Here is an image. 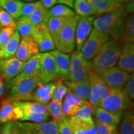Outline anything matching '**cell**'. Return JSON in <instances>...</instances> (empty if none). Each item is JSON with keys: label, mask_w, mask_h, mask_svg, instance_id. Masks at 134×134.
<instances>
[{"label": "cell", "mask_w": 134, "mask_h": 134, "mask_svg": "<svg viewBox=\"0 0 134 134\" xmlns=\"http://www.w3.org/2000/svg\"><path fill=\"white\" fill-rule=\"evenodd\" d=\"M123 43L119 41L109 38L96 56L90 60L91 69L98 74L104 70L115 66L122 52Z\"/></svg>", "instance_id": "obj_1"}, {"label": "cell", "mask_w": 134, "mask_h": 134, "mask_svg": "<svg viewBox=\"0 0 134 134\" xmlns=\"http://www.w3.org/2000/svg\"><path fill=\"white\" fill-rule=\"evenodd\" d=\"M129 13L125 9L105 13L94 18V29L109 35L111 38L120 41L123 34L124 20Z\"/></svg>", "instance_id": "obj_2"}, {"label": "cell", "mask_w": 134, "mask_h": 134, "mask_svg": "<svg viewBox=\"0 0 134 134\" xmlns=\"http://www.w3.org/2000/svg\"><path fill=\"white\" fill-rule=\"evenodd\" d=\"M42 85L37 76H30L17 81L6 82L8 98L14 101H24L31 92L39 85Z\"/></svg>", "instance_id": "obj_3"}, {"label": "cell", "mask_w": 134, "mask_h": 134, "mask_svg": "<svg viewBox=\"0 0 134 134\" xmlns=\"http://www.w3.org/2000/svg\"><path fill=\"white\" fill-rule=\"evenodd\" d=\"M79 18L78 15H75L63 26L55 43L57 49L65 53L73 51L76 45V28Z\"/></svg>", "instance_id": "obj_4"}, {"label": "cell", "mask_w": 134, "mask_h": 134, "mask_svg": "<svg viewBox=\"0 0 134 134\" xmlns=\"http://www.w3.org/2000/svg\"><path fill=\"white\" fill-rule=\"evenodd\" d=\"M93 72L90 66V60L83 57L80 50H75L70 55L69 80L72 81H88Z\"/></svg>", "instance_id": "obj_5"}, {"label": "cell", "mask_w": 134, "mask_h": 134, "mask_svg": "<svg viewBox=\"0 0 134 134\" xmlns=\"http://www.w3.org/2000/svg\"><path fill=\"white\" fill-rule=\"evenodd\" d=\"M13 129L21 134H60L58 122H13Z\"/></svg>", "instance_id": "obj_6"}, {"label": "cell", "mask_w": 134, "mask_h": 134, "mask_svg": "<svg viewBox=\"0 0 134 134\" xmlns=\"http://www.w3.org/2000/svg\"><path fill=\"white\" fill-rule=\"evenodd\" d=\"M110 38L109 35L101 32L96 29H92L88 38L85 41L81 52L83 57L90 60L98 54L104 44Z\"/></svg>", "instance_id": "obj_7"}, {"label": "cell", "mask_w": 134, "mask_h": 134, "mask_svg": "<svg viewBox=\"0 0 134 134\" xmlns=\"http://www.w3.org/2000/svg\"><path fill=\"white\" fill-rule=\"evenodd\" d=\"M38 77L42 84L58 79L55 58L50 52L41 53Z\"/></svg>", "instance_id": "obj_8"}, {"label": "cell", "mask_w": 134, "mask_h": 134, "mask_svg": "<svg viewBox=\"0 0 134 134\" xmlns=\"http://www.w3.org/2000/svg\"><path fill=\"white\" fill-rule=\"evenodd\" d=\"M109 86L116 90H122L130 77V73L122 71L117 66H113L98 73Z\"/></svg>", "instance_id": "obj_9"}, {"label": "cell", "mask_w": 134, "mask_h": 134, "mask_svg": "<svg viewBox=\"0 0 134 134\" xmlns=\"http://www.w3.org/2000/svg\"><path fill=\"white\" fill-rule=\"evenodd\" d=\"M132 105V99L122 89L102 100L99 107L110 110H124L131 109Z\"/></svg>", "instance_id": "obj_10"}, {"label": "cell", "mask_w": 134, "mask_h": 134, "mask_svg": "<svg viewBox=\"0 0 134 134\" xmlns=\"http://www.w3.org/2000/svg\"><path fill=\"white\" fill-rule=\"evenodd\" d=\"M32 37L41 52L52 51L56 48L46 24L36 25Z\"/></svg>", "instance_id": "obj_11"}, {"label": "cell", "mask_w": 134, "mask_h": 134, "mask_svg": "<svg viewBox=\"0 0 134 134\" xmlns=\"http://www.w3.org/2000/svg\"><path fill=\"white\" fill-rule=\"evenodd\" d=\"M57 80L42 84L33 90L24 101H32L47 105L53 98Z\"/></svg>", "instance_id": "obj_12"}, {"label": "cell", "mask_w": 134, "mask_h": 134, "mask_svg": "<svg viewBox=\"0 0 134 134\" xmlns=\"http://www.w3.org/2000/svg\"><path fill=\"white\" fill-rule=\"evenodd\" d=\"M24 63L15 56L0 60V78L5 83L12 80L21 71Z\"/></svg>", "instance_id": "obj_13"}, {"label": "cell", "mask_w": 134, "mask_h": 134, "mask_svg": "<svg viewBox=\"0 0 134 134\" xmlns=\"http://www.w3.org/2000/svg\"><path fill=\"white\" fill-rule=\"evenodd\" d=\"M23 115V110L14 100L6 99L1 102L0 107V123L16 122Z\"/></svg>", "instance_id": "obj_14"}, {"label": "cell", "mask_w": 134, "mask_h": 134, "mask_svg": "<svg viewBox=\"0 0 134 134\" xmlns=\"http://www.w3.org/2000/svg\"><path fill=\"white\" fill-rule=\"evenodd\" d=\"M95 17L80 16L76 28V45L77 50H81L85 41L93 29Z\"/></svg>", "instance_id": "obj_15"}, {"label": "cell", "mask_w": 134, "mask_h": 134, "mask_svg": "<svg viewBox=\"0 0 134 134\" xmlns=\"http://www.w3.org/2000/svg\"><path fill=\"white\" fill-rule=\"evenodd\" d=\"M38 53L39 49L32 36H28L22 37L20 40L14 56L20 61L26 62Z\"/></svg>", "instance_id": "obj_16"}, {"label": "cell", "mask_w": 134, "mask_h": 134, "mask_svg": "<svg viewBox=\"0 0 134 134\" xmlns=\"http://www.w3.org/2000/svg\"><path fill=\"white\" fill-rule=\"evenodd\" d=\"M117 67L122 71L132 73L134 71V43H123L122 52L117 62Z\"/></svg>", "instance_id": "obj_17"}, {"label": "cell", "mask_w": 134, "mask_h": 134, "mask_svg": "<svg viewBox=\"0 0 134 134\" xmlns=\"http://www.w3.org/2000/svg\"><path fill=\"white\" fill-rule=\"evenodd\" d=\"M96 9L97 14L114 12L125 9L129 0H88Z\"/></svg>", "instance_id": "obj_18"}, {"label": "cell", "mask_w": 134, "mask_h": 134, "mask_svg": "<svg viewBox=\"0 0 134 134\" xmlns=\"http://www.w3.org/2000/svg\"><path fill=\"white\" fill-rule=\"evenodd\" d=\"M55 58L58 78L68 80L70 76V55L58 50L50 51Z\"/></svg>", "instance_id": "obj_19"}, {"label": "cell", "mask_w": 134, "mask_h": 134, "mask_svg": "<svg viewBox=\"0 0 134 134\" xmlns=\"http://www.w3.org/2000/svg\"><path fill=\"white\" fill-rule=\"evenodd\" d=\"M66 121L74 134H98L93 119L80 120L71 117H66Z\"/></svg>", "instance_id": "obj_20"}, {"label": "cell", "mask_w": 134, "mask_h": 134, "mask_svg": "<svg viewBox=\"0 0 134 134\" xmlns=\"http://www.w3.org/2000/svg\"><path fill=\"white\" fill-rule=\"evenodd\" d=\"M93 114L95 118L104 123L117 125L123 116V110H110L101 107L94 108Z\"/></svg>", "instance_id": "obj_21"}, {"label": "cell", "mask_w": 134, "mask_h": 134, "mask_svg": "<svg viewBox=\"0 0 134 134\" xmlns=\"http://www.w3.org/2000/svg\"><path fill=\"white\" fill-rule=\"evenodd\" d=\"M42 53H38L34 55L29 60L24 62L21 71L17 76L13 78V81H17L23 78L30 76H37L40 68V59ZM39 79V78H38ZM10 81V80H9Z\"/></svg>", "instance_id": "obj_22"}, {"label": "cell", "mask_w": 134, "mask_h": 134, "mask_svg": "<svg viewBox=\"0 0 134 134\" xmlns=\"http://www.w3.org/2000/svg\"><path fill=\"white\" fill-rule=\"evenodd\" d=\"M63 83L71 92L88 101L90 92V81L75 82L69 80H63Z\"/></svg>", "instance_id": "obj_23"}, {"label": "cell", "mask_w": 134, "mask_h": 134, "mask_svg": "<svg viewBox=\"0 0 134 134\" xmlns=\"http://www.w3.org/2000/svg\"><path fill=\"white\" fill-rule=\"evenodd\" d=\"M100 76L96 73H93L90 77V92L88 102L94 108L99 107L101 100L99 88Z\"/></svg>", "instance_id": "obj_24"}, {"label": "cell", "mask_w": 134, "mask_h": 134, "mask_svg": "<svg viewBox=\"0 0 134 134\" xmlns=\"http://www.w3.org/2000/svg\"><path fill=\"white\" fill-rule=\"evenodd\" d=\"M21 40L18 31L16 30L15 32L6 45L0 49V60L7 59L14 56L17 48Z\"/></svg>", "instance_id": "obj_25"}, {"label": "cell", "mask_w": 134, "mask_h": 134, "mask_svg": "<svg viewBox=\"0 0 134 134\" xmlns=\"http://www.w3.org/2000/svg\"><path fill=\"white\" fill-rule=\"evenodd\" d=\"M71 18H65V17H49L47 22V27L51 35L54 43L57 39L59 32L65 23Z\"/></svg>", "instance_id": "obj_26"}, {"label": "cell", "mask_w": 134, "mask_h": 134, "mask_svg": "<svg viewBox=\"0 0 134 134\" xmlns=\"http://www.w3.org/2000/svg\"><path fill=\"white\" fill-rule=\"evenodd\" d=\"M24 3L19 0H0V6L18 20L21 17V9Z\"/></svg>", "instance_id": "obj_27"}, {"label": "cell", "mask_w": 134, "mask_h": 134, "mask_svg": "<svg viewBox=\"0 0 134 134\" xmlns=\"http://www.w3.org/2000/svg\"><path fill=\"white\" fill-rule=\"evenodd\" d=\"M120 42L122 43L134 42V16L133 13H129L125 18L123 34Z\"/></svg>", "instance_id": "obj_28"}, {"label": "cell", "mask_w": 134, "mask_h": 134, "mask_svg": "<svg viewBox=\"0 0 134 134\" xmlns=\"http://www.w3.org/2000/svg\"><path fill=\"white\" fill-rule=\"evenodd\" d=\"M35 26L27 16H22L17 20L16 30L22 37L32 36Z\"/></svg>", "instance_id": "obj_29"}, {"label": "cell", "mask_w": 134, "mask_h": 134, "mask_svg": "<svg viewBox=\"0 0 134 134\" xmlns=\"http://www.w3.org/2000/svg\"><path fill=\"white\" fill-rule=\"evenodd\" d=\"M73 8L79 16H90L97 14L95 8L88 0H75Z\"/></svg>", "instance_id": "obj_30"}, {"label": "cell", "mask_w": 134, "mask_h": 134, "mask_svg": "<svg viewBox=\"0 0 134 134\" xmlns=\"http://www.w3.org/2000/svg\"><path fill=\"white\" fill-rule=\"evenodd\" d=\"M27 17L31 23L36 26L41 24H47V22L49 18V15L48 9L43 7L41 2L36 10Z\"/></svg>", "instance_id": "obj_31"}, {"label": "cell", "mask_w": 134, "mask_h": 134, "mask_svg": "<svg viewBox=\"0 0 134 134\" xmlns=\"http://www.w3.org/2000/svg\"><path fill=\"white\" fill-rule=\"evenodd\" d=\"M23 110L32 112L34 113L48 114L47 105L32 101H14ZM50 115V114H49Z\"/></svg>", "instance_id": "obj_32"}, {"label": "cell", "mask_w": 134, "mask_h": 134, "mask_svg": "<svg viewBox=\"0 0 134 134\" xmlns=\"http://www.w3.org/2000/svg\"><path fill=\"white\" fill-rule=\"evenodd\" d=\"M62 103L58 100L52 99L50 103L47 105L48 112L53 119L56 121H63L66 119V117L63 114L62 110Z\"/></svg>", "instance_id": "obj_33"}, {"label": "cell", "mask_w": 134, "mask_h": 134, "mask_svg": "<svg viewBox=\"0 0 134 134\" xmlns=\"http://www.w3.org/2000/svg\"><path fill=\"white\" fill-rule=\"evenodd\" d=\"M121 134H134L133 110L129 109L124 115L120 125Z\"/></svg>", "instance_id": "obj_34"}, {"label": "cell", "mask_w": 134, "mask_h": 134, "mask_svg": "<svg viewBox=\"0 0 134 134\" xmlns=\"http://www.w3.org/2000/svg\"><path fill=\"white\" fill-rule=\"evenodd\" d=\"M49 17H65V18H72L76 14L71 8L64 4H59L53 6L49 10H48Z\"/></svg>", "instance_id": "obj_35"}, {"label": "cell", "mask_w": 134, "mask_h": 134, "mask_svg": "<svg viewBox=\"0 0 134 134\" xmlns=\"http://www.w3.org/2000/svg\"><path fill=\"white\" fill-rule=\"evenodd\" d=\"M23 115L19 120L21 121H31L32 122H44L49 119L50 115L48 114L34 113L32 112L23 110Z\"/></svg>", "instance_id": "obj_36"}, {"label": "cell", "mask_w": 134, "mask_h": 134, "mask_svg": "<svg viewBox=\"0 0 134 134\" xmlns=\"http://www.w3.org/2000/svg\"><path fill=\"white\" fill-rule=\"evenodd\" d=\"M63 80L65 79L58 78L57 80L56 86H55L52 98V99H54L62 103H63V99L68 91V88L63 83Z\"/></svg>", "instance_id": "obj_37"}, {"label": "cell", "mask_w": 134, "mask_h": 134, "mask_svg": "<svg viewBox=\"0 0 134 134\" xmlns=\"http://www.w3.org/2000/svg\"><path fill=\"white\" fill-rule=\"evenodd\" d=\"M94 124L98 134H113L117 132V126L104 123L95 118Z\"/></svg>", "instance_id": "obj_38"}, {"label": "cell", "mask_w": 134, "mask_h": 134, "mask_svg": "<svg viewBox=\"0 0 134 134\" xmlns=\"http://www.w3.org/2000/svg\"><path fill=\"white\" fill-rule=\"evenodd\" d=\"M16 28L14 27H0V49L8 43L16 31Z\"/></svg>", "instance_id": "obj_39"}, {"label": "cell", "mask_w": 134, "mask_h": 134, "mask_svg": "<svg viewBox=\"0 0 134 134\" xmlns=\"http://www.w3.org/2000/svg\"><path fill=\"white\" fill-rule=\"evenodd\" d=\"M14 27L16 28V22L13 16L0 6V27Z\"/></svg>", "instance_id": "obj_40"}, {"label": "cell", "mask_w": 134, "mask_h": 134, "mask_svg": "<svg viewBox=\"0 0 134 134\" xmlns=\"http://www.w3.org/2000/svg\"><path fill=\"white\" fill-rule=\"evenodd\" d=\"M94 110V108L92 106L90 103L87 104L86 105L80 108L78 111L73 116L75 118L80 120H91L93 119L92 118V114Z\"/></svg>", "instance_id": "obj_41"}, {"label": "cell", "mask_w": 134, "mask_h": 134, "mask_svg": "<svg viewBox=\"0 0 134 134\" xmlns=\"http://www.w3.org/2000/svg\"><path fill=\"white\" fill-rule=\"evenodd\" d=\"M63 100H65V101L68 102V103L76 105L77 106L79 107V108H81V107L89 103L88 101L84 100L83 98H81V97H80L78 95H76V94L71 92L69 90H68V93H67L66 95L65 96Z\"/></svg>", "instance_id": "obj_42"}, {"label": "cell", "mask_w": 134, "mask_h": 134, "mask_svg": "<svg viewBox=\"0 0 134 134\" xmlns=\"http://www.w3.org/2000/svg\"><path fill=\"white\" fill-rule=\"evenodd\" d=\"M99 88H100V100H103L104 99L107 98L110 95L113 94L120 90H116L109 86L104 80L100 77L99 78Z\"/></svg>", "instance_id": "obj_43"}, {"label": "cell", "mask_w": 134, "mask_h": 134, "mask_svg": "<svg viewBox=\"0 0 134 134\" xmlns=\"http://www.w3.org/2000/svg\"><path fill=\"white\" fill-rule=\"evenodd\" d=\"M79 109L80 108L77 105L68 103L65 100H63L62 104V110L63 114L66 117L75 116Z\"/></svg>", "instance_id": "obj_44"}, {"label": "cell", "mask_w": 134, "mask_h": 134, "mask_svg": "<svg viewBox=\"0 0 134 134\" xmlns=\"http://www.w3.org/2000/svg\"><path fill=\"white\" fill-rule=\"evenodd\" d=\"M40 3V1L29 3H24L21 9V17L29 16L36 10Z\"/></svg>", "instance_id": "obj_45"}, {"label": "cell", "mask_w": 134, "mask_h": 134, "mask_svg": "<svg viewBox=\"0 0 134 134\" xmlns=\"http://www.w3.org/2000/svg\"><path fill=\"white\" fill-rule=\"evenodd\" d=\"M124 90L126 92L129 98L133 100L134 99V74L130 73L128 81L125 83Z\"/></svg>", "instance_id": "obj_46"}, {"label": "cell", "mask_w": 134, "mask_h": 134, "mask_svg": "<svg viewBox=\"0 0 134 134\" xmlns=\"http://www.w3.org/2000/svg\"><path fill=\"white\" fill-rule=\"evenodd\" d=\"M60 134H74L71 127L66 121V118L63 121H57Z\"/></svg>", "instance_id": "obj_47"}, {"label": "cell", "mask_w": 134, "mask_h": 134, "mask_svg": "<svg viewBox=\"0 0 134 134\" xmlns=\"http://www.w3.org/2000/svg\"><path fill=\"white\" fill-rule=\"evenodd\" d=\"M1 134H13V122H6L3 127Z\"/></svg>", "instance_id": "obj_48"}, {"label": "cell", "mask_w": 134, "mask_h": 134, "mask_svg": "<svg viewBox=\"0 0 134 134\" xmlns=\"http://www.w3.org/2000/svg\"><path fill=\"white\" fill-rule=\"evenodd\" d=\"M40 1L41 2L43 7L46 8L47 9L51 8L56 3H58L57 0H41Z\"/></svg>", "instance_id": "obj_49"}, {"label": "cell", "mask_w": 134, "mask_h": 134, "mask_svg": "<svg viewBox=\"0 0 134 134\" xmlns=\"http://www.w3.org/2000/svg\"><path fill=\"white\" fill-rule=\"evenodd\" d=\"M133 0H129L127 2L126 6H125V10L128 13H133Z\"/></svg>", "instance_id": "obj_50"}, {"label": "cell", "mask_w": 134, "mask_h": 134, "mask_svg": "<svg viewBox=\"0 0 134 134\" xmlns=\"http://www.w3.org/2000/svg\"><path fill=\"white\" fill-rule=\"evenodd\" d=\"M58 3L68 6L70 8H73V4H74L75 0H57Z\"/></svg>", "instance_id": "obj_51"}, {"label": "cell", "mask_w": 134, "mask_h": 134, "mask_svg": "<svg viewBox=\"0 0 134 134\" xmlns=\"http://www.w3.org/2000/svg\"><path fill=\"white\" fill-rule=\"evenodd\" d=\"M5 85L3 80L0 78V98H2L5 94Z\"/></svg>", "instance_id": "obj_52"}, {"label": "cell", "mask_w": 134, "mask_h": 134, "mask_svg": "<svg viewBox=\"0 0 134 134\" xmlns=\"http://www.w3.org/2000/svg\"><path fill=\"white\" fill-rule=\"evenodd\" d=\"M13 134H21V133H19V132H18L17 131H16V130L13 129Z\"/></svg>", "instance_id": "obj_53"}, {"label": "cell", "mask_w": 134, "mask_h": 134, "mask_svg": "<svg viewBox=\"0 0 134 134\" xmlns=\"http://www.w3.org/2000/svg\"><path fill=\"white\" fill-rule=\"evenodd\" d=\"M24 1H35V0H24Z\"/></svg>", "instance_id": "obj_54"}, {"label": "cell", "mask_w": 134, "mask_h": 134, "mask_svg": "<svg viewBox=\"0 0 134 134\" xmlns=\"http://www.w3.org/2000/svg\"><path fill=\"white\" fill-rule=\"evenodd\" d=\"M113 134H119L118 133H117V132H115V133H113Z\"/></svg>", "instance_id": "obj_55"}]
</instances>
